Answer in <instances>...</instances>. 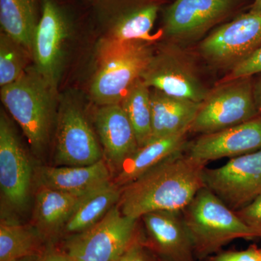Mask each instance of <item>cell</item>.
<instances>
[{
  "label": "cell",
  "instance_id": "1",
  "mask_svg": "<svg viewBox=\"0 0 261 261\" xmlns=\"http://www.w3.org/2000/svg\"><path fill=\"white\" fill-rule=\"evenodd\" d=\"M206 165L186 150L175 154L122 187L120 211L137 219L154 211H183L205 187Z\"/></svg>",
  "mask_w": 261,
  "mask_h": 261
},
{
  "label": "cell",
  "instance_id": "2",
  "mask_svg": "<svg viewBox=\"0 0 261 261\" xmlns=\"http://www.w3.org/2000/svg\"><path fill=\"white\" fill-rule=\"evenodd\" d=\"M181 214L197 261L221 252L223 247L238 239L260 238L236 212L206 187L197 192Z\"/></svg>",
  "mask_w": 261,
  "mask_h": 261
},
{
  "label": "cell",
  "instance_id": "3",
  "mask_svg": "<svg viewBox=\"0 0 261 261\" xmlns=\"http://www.w3.org/2000/svg\"><path fill=\"white\" fill-rule=\"evenodd\" d=\"M56 90L35 67L27 68L18 80L1 87L5 107L22 128L37 154H42L49 142Z\"/></svg>",
  "mask_w": 261,
  "mask_h": 261
},
{
  "label": "cell",
  "instance_id": "4",
  "mask_svg": "<svg viewBox=\"0 0 261 261\" xmlns=\"http://www.w3.org/2000/svg\"><path fill=\"white\" fill-rule=\"evenodd\" d=\"M152 56L144 42L103 39L98 44L97 70L90 86L94 102L100 106L120 104Z\"/></svg>",
  "mask_w": 261,
  "mask_h": 261
},
{
  "label": "cell",
  "instance_id": "5",
  "mask_svg": "<svg viewBox=\"0 0 261 261\" xmlns=\"http://www.w3.org/2000/svg\"><path fill=\"white\" fill-rule=\"evenodd\" d=\"M138 220L115 205L97 224L68 236L64 252L71 261H116L140 238Z\"/></svg>",
  "mask_w": 261,
  "mask_h": 261
},
{
  "label": "cell",
  "instance_id": "6",
  "mask_svg": "<svg viewBox=\"0 0 261 261\" xmlns=\"http://www.w3.org/2000/svg\"><path fill=\"white\" fill-rule=\"evenodd\" d=\"M258 116L252 76L228 81L208 92L201 102L189 132L208 135Z\"/></svg>",
  "mask_w": 261,
  "mask_h": 261
},
{
  "label": "cell",
  "instance_id": "7",
  "mask_svg": "<svg viewBox=\"0 0 261 261\" xmlns=\"http://www.w3.org/2000/svg\"><path fill=\"white\" fill-rule=\"evenodd\" d=\"M206 188L237 212L261 195V149L233 158L224 166L205 168Z\"/></svg>",
  "mask_w": 261,
  "mask_h": 261
},
{
  "label": "cell",
  "instance_id": "8",
  "mask_svg": "<svg viewBox=\"0 0 261 261\" xmlns=\"http://www.w3.org/2000/svg\"><path fill=\"white\" fill-rule=\"evenodd\" d=\"M260 47L261 14L248 11L213 31L200 51L212 64L232 68Z\"/></svg>",
  "mask_w": 261,
  "mask_h": 261
},
{
  "label": "cell",
  "instance_id": "9",
  "mask_svg": "<svg viewBox=\"0 0 261 261\" xmlns=\"http://www.w3.org/2000/svg\"><path fill=\"white\" fill-rule=\"evenodd\" d=\"M33 169L29 156L3 111L0 116V188L12 208L23 212L30 200Z\"/></svg>",
  "mask_w": 261,
  "mask_h": 261
},
{
  "label": "cell",
  "instance_id": "10",
  "mask_svg": "<svg viewBox=\"0 0 261 261\" xmlns=\"http://www.w3.org/2000/svg\"><path fill=\"white\" fill-rule=\"evenodd\" d=\"M70 30L69 18L61 5L56 0H42L32 57L36 69L56 89L61 76L64 45Z\"/></svg>",
  "mask_w": 261,
  "mask_h": 261
},
{
  "label": "cell",
  "instance_id": "11",
  "mask_svg": "<svg viewBox=\"0 0 261 261\" xmlns=\"http://www.w3.org/2000/svg\"><path fill=\"white\" fill-rule=\"evenodd\" d=\"M56 164L83 166L104 159L92 127L78 106L63 103L57 118Z\"/></svg>",
  "mask_w": 261,
  "mask_h": 261
},
{
  "label": "cell",
  "instance_id": "12",
  "mask_svg": "<svg viewBox=\"0 0 261 261\" xmlns=\"http://www.w3.org/2000/svg\"><path fill=\"white\" fill-rule=\"evenodd\" d=\"M242 0H173L163 12V29L177 40L200 37L229 16Z\"/></svg>",
  "mask_w": 261,
  "mask_h": 261
},
{
  "label": "cell",
  "instance_id": "13",
  "mask_svg": "<svg viewBox=\"0 0 261 261\" xmlns=\"http://www.w3.org/2000/svg\"><path fill=\"white\" fill-rule=\"evenodd\" d=\"M140 78L149 88L196 102L209 92L190 63L172 51L153 54Z\"/></svg>",
  "mask_w": 261,
  "mask_h": 261
},
{
  "label": "cell",
  "instance_id": "14",
  "mask_svg": "<svg viewBox=\"0 0 261 261\" xmlns=\"http://www.w3.org/2000/svg\"><path fill=\"white\" fill-rule=\"evenodd\" d=\"M146 243L161 261H197L181 211H159L140 218Z\"/></svg>",
  "mask_w": 261,
  "mask_h": 261
},
{
  "label": "cell",
  "instance_id": "15",
  "mask_svg": "<svg viewBox=\"0 0 261 261\" xmlns=\"http://www.w3.org/2000/svg\"><path fill=\"white\" fill-rule=\"evenodd\" d=\"M261 149V115L226 129L200 135L187 145L186 152L205 163L238 157Z\"/></svg>",
  "mask_w": 261,
  "mask_h": 261
},
{
  "label": "cell",
  "instance_id": "16",
  "mask_svg": "<svg viewBox=\"0 0 261 261\" xmlns=\"http://www.w3.org/2000/svg\"><path fill=\"white\" fill-rule=\"evenodd\" d=\"M95 125L104 159L115 173L139 147L135 129L121 105L101 106Z\"/></svg>",
  "mask_w": 261,
  "mask_h": 261
},
{
  "label": "cell",
  "instance_id": "17",
  "mask_svg": "<svg viewBox=\"0 0 261 261\" xmlns=\"http://www.w3.org/2000/svg\"><path fill=\"white\" fill-rule=\"evenodd\" d=\"M106 159L83 166L42 167L38 174L39 186L75 195H84L112 181Z\"/></svg>",
  "mask_w": 261,
  "mask_h": 261
},
{
  "label": "cell",
  "instance_id": "18",
  "mask_svg": "<svg viewBox=\"0 0 261 261\" xmlns=\"http://www.w3.org/2000/svg\"><path fill=\"white\" fill-rule=\"evenodd\" d=\"M150 141L189 132L201 105V102L168 95L155 89L150 90Z\"/></svg>",
  "mask_w": 261,
  "mask_h": 261
},
{
  "label": "cell",
  "instance_id": "19",
  "mask_svg": "<svg viewBox=\"0 0 261 261\" xmlns=\"http://www.w3.org/2000/svg\"><path fill=\"white\" fill-rule=\"evenodd\" d=\"M189 133L157 139L140 147L117 170L113 181L122 188L160 163L186 150Z\"/></svg>",
  "mask_w": 261,
  "mask_h": 261
},
{
  "label": "cell",
  "instance_id": "20",
  "mask_svg": "<svg viewBox=\"0 0 261 261\" xmlns=\"http://www.w3.org/2000/svg\"><path fill=\"white\" fill-rule=\"evenodd\" d=\"M160 6L154 0H134L117 8L110 18L108 37L121 42L151 41Z\"/></svg>",
  "mask_w": 261,
  "mask_h": 261
},
{
  "label": "cell",
  "instance_id": "21",
  "mask_svg": "<svg viewBox=\"0 0 261 261\" xmlns=\"http://www.w3.org/2000/svg\"><path fill=\"white\" fill-rule=\"evenodd\" d=\"M82 196L39 186L35 196L34 219L43 238L55 236L63 230Z\"/></svg>",
  "mask_w": 261,
  "mask_h": 261
},
{
  "label": "cell",
  "instance_id": "22",
  "mask_svg": "<svg viewBox=\"0 0 261 261\" xmlns=\"http://www.w3.org/2000/svg\"><path fill=\"white\" fill-rule=\"evenodd\" d=\"M121 195V187L112 181L81 197L73 214L63 228L65 234H75L97 224L115 205Z\"/></svg>",
  "mask_w": 261,
  "mask_h": 261
},
{
  "label": "cell",
  "instance_id": "23",
  "mask_svg": "<svg viewBox=\"0 0 261 261\" xmlns=\"http://www.w3.org/2000/svg\"><path fill=\"white\" fill-rule=\"evenodd\" d=\"M39 0H0V23L3 33L32 55L34 34L41 18Z\"/></svg>",
  "mask_w": 261,
  "mask_h": 261
},
{
  "label": "cell",
  "instance_id": "24",
  "mask_svg": "<svg viewBox=\"0 0 261 261\" xmlns=\"http://www.w3.org/2000/svg\"><path fill=\"white\" fill-rule=\"evenodd\" d=\"M34 226L2 220L0 224V261H18L41 255L39 247L44 240Z\"/></svg>",
  "mask_w": 261,
  "mask_h": 261
},
{
  "label": "cell",
  "instance_id": "25",
  "mask_svg": "<svg viewBox=\"0 0 261 261\" xmlns=\"http://www.w3.org/2000/svg\"><path fill=\"white\" fill-rule=\"evenodd\" d=\"M120 105L135 129L139 147L147 145L152 136V107L150 90L142 79L132 84Z\"/></svg>",
  "mask_w": 261,
  "mask_h": 261
},
{
  "label": "cell",
  "instance_id": "26",
  "mask_svg": "<svg viewBox=\"0 0 261 261\" xmlns=\"http://www.w3.org/2000/svg\"><path fill=\"white\" fill-rule=\"evenodd\" d=\"M29 56L25 47L9 36H0V86L8 85L18 80L25 70Z\"/></svg>",
  "mask_w": 261,
  "mask_h": 261
},
{
  "label": "cell",
  "instance_id": "27",
  "mask_svg": "<svg viewBox=\"0 0 261 261\" xmlns=\"http://www.w3.org/2000/svg\"><path fill=\"white\" fill-rule=\"evenodd\" d=\"M261 73V47L231 68L226 82Z\"/></svg>",
  "mask_w": 261,
  "mask_h": 261
},
{
  "label": "cell",
  "instance_id": "28",
  "mask_svg": "<svg viewBox=\"0 0 261 261\" xmlns=\"http://www.w3.org/2000/svg\"><path fill=\"white\" fill-rule=\"evenodd\" d=\"M116 261H161L142 234Z\"/></svg>",
  "mask_w": 261,
  "mask_h": 261
},
{
  "label": "cell",
  "instance_id": "29",
  "mask_svg": "<svg viewBox=\"0 0 261 261\" xmlns=\"http://www.w3.org/2000/svg\"><path fill=\"white\" fill-rule=\"evenodd\" d=\"M202 261H261V249L252 246L240 251H221Z\"/></svg>",
  "mask_w": 261,
  "mask_h": 261
},
{
  "label": "cell",
  "instance_id": "30",
  "mask_svg": "<svg viewBox=\"0 0 261 261\" xmlns=\"http://www.w3.org/2000/svg\"><path fill=\"white\" fill-rule=\"evenodd\" d=\"M236 214L247 226L256 231L261 239V195Z\"/></svg>",
  "mask_w": 261,
  "mask_h": 261
},
{
  "label": "cell",
  "instance_id": "31",
  "mask_svg": "<svg viewBox=\"0 0 261 261\" xmlns=\"http://www.w3.org/2000/svg\"><path fill=\"white\" fill-rule=\"evenodd\" d=\"M42 261H71L64 251L50 250L42 255Z\"/></svg>",
  "mask_w": 261,
  "mask_h": 261
},
{
  "label": "cell",
  "instance_id": "32",
  "mask_svg": "<svg viewBox=\"0 0 261 261\" xmlns=\"http://www.w3.org/2000/svg\"><path fill=\"white\" fill-rule=\"evenodd\" d=\"M257 75L256 80L253 82V94L257 111L261 115V73Z\"/></svg>",
  "mask_w": 261,
  "mask_h": 261
},
{
  "label": "cell",
  "instance_id": "33",
  "mask_svg": "<svg viewBox=\"0 0 261 261\" xmlns=\"http://www.w3.org/2000/svg\"><path fill=\"white\" fill-rule=\"evenodd\" d=\"M249 12L256 14H261V0H253L249 8Z\"/></svg>",
  "mask_w": 261,
  "mask_h": 261
},
{
  "label": "cell",
  "instance_id": "34",
  "mask_svg": "<svg viewBox=\"0 0 261 261\" xmlns=\"http://www.w3.org/2000/svg\"><path fill=\"white\" fill-rule=\"evenodd\" d=\"M42 255H34L32 256L25 257L18 261H42Z\"/></svg>",
  "mask_w": 261,
  "mask_h": 261
},
{
  "label": "cell",
  "instance_id": "35",
  "mask_svg": "<svg viewBox=\"0 0 261 261\" xmlns=\"http://www.w3.org/2000/svg\"></svg>",
  "mask_w": 261,
  "mask_h": 261
}]
</instances>
